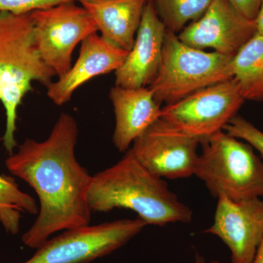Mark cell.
I'll return each instance as SVG.
<instances>
[{"mask_svg": "<svg viewBox=\"0 0 263 263\" xmlns=\"http://www.w3.org/2000/svg\"><path fill=\"white\" fill-rule=\"evenodd\" d=\"M251 263H263V239L259 245L255 257Z\"/></svg>", "mask_w": 263, "mask_h": 263, "instance_id": "603a6c76", "label": "cell"}, {"mask_svg": "<svg viewBox=\"0 0 263 263\" xmlns=\"http://www.w3.org/2000/svg\"><path fill=\"white\" fill-rule=\"evenodd\" d=\"M195 175L214 197H263V160L253 148L224 130L202 143Z\"/></svg>", "mask_w": 263, "mask_h": 263, "instance_id": "277c9868", "label": "cell"}, {"mask_svg": "<svg viewBox=\"0 0 263 263\" xmlns=\"http://www.w3.org/2000/svg\"><path fill=\"white\" fill-rule=\"evenodd\" d=\"M230 136L247 142L260 154L263 160V132L259 130L245 118L236 115L224 127Z\"/></svg>", "mask_w": 263, "mask_h": 263, "instance_id": "d6986e66", "label": "cell"}, {"mask_svg": "<svg viewBox=\"0 0 263 263\" xmlns=\"http://www.w3.org/2000/svg\"><path fill=\"white\" fill-rule=\"evenodd\" d=\"M233 79L245 100H263V35L257 32L231 60Z\"/></svg>", "mask_w": 263, "mask_h": 263, "instance_id": "2e32d148", "label": "cell"}, {"mask_svg": "<svg viewBox=\"0 0 263 263\" xmlns=\"http://www.w3.org/2000/svg\"><path fill=\"white\" fill-rule=\"evenodd\" d=\"M133 143V155L155 176L179 179L195 175L200 143L175 131L160 119Z\"/></svg>", "mask_w": 263, "mask_h": 263, "instance_id": "9c48e42d", "label": "cell"}, {"mask_svg": "<svg viewBox=\"0 0 263 263\" xmlns=\"http://www.w3.org/2000/svg\"><path fill=\"white\" fill-rule=\"evenodd\" d=\"M156 12L166 29L181 32L186 24L204 14L213 0H152Z\"/></svg>", "mask_w": 263, "mask_h": 263, "instance_id": "ac0fdd59", "label": "cell"}, {"mask_svg": "<svg viewBox=\"0 0 263 263\" xmlns=\"http://www.w3.org/2000/svg\"><path fill=\"white\" fill-rule=\"evenodd\" d=\"M146 226L138 218L67 230L46 240L23 263L89 262L123 247Z\"/></svg>", "mask_w": 263, "mask_h": 263, "instance_id": "ba28073f", "label": "cell"}, {"mask_svg": "<svg viewBox=\"0 0 263 263\" xmlns=\"http://www.w3.org/2000/svg\"><path fill=\"white\" fill-rule=\"evenodd\" d=\"M21 212L37 214L35 200L21 191L12 178L0 176V221L11 234L18 233Z\"/></svg>", "mask_w": 263, "mask_h": 263, "instance_id": "e0dca14e", "label": "cell"}, {"mask_svg": "<svg viewBox=\"0 0 263 263\" xmlns=\"http://www.w3.org/2000/svg\"><path fill=\"white\" fill-rule=\"evenodd\" d=\"M245 102L231 79L166 105L161 110L160 119L175 131L202 144L224 130Z\"/></svg>", "mask_w": 263, "mask_h": 263, "instance_id": "8992f818", "label": "cell"}, {"mask_svg": "<svg viewBox=\"0 0 263 263\" xmlns=\"http://www.w3.org/2000/svg\"><path fill=\"white\" fill-rule=\"evenodd\" d=\"M256 26L257 32L263 35V1L257 18L256 19Z\"/></svg>", "mask_w": 263, "mask_h": 263, "instance_id": "7402d4cb", "label": "cell"}, {"mask_svg": "<svg viewBox=\"0 0 263 263\" xmlns=\"http://www.w3.org/2000/svg\"><path fill=\"white\" fill-rule=\"evenodd\" d=\"M166 31L153 1L148 0L134 45L125 61L115 71V86L138 89L152 84L160 68Z\"/></svg>", "mask_w": 263, "mask_h": 263, "instance_id": "7c38bea8", "label": "cell"}, {"mask_svg": "<svg viewBox=\"0 0 263 263\" xmlns=\"http://www.w3.org/2000/svg\"><path fill=\"white\" fill-rule=\"evenodd\" d=\"M255 21L242 16L227 0H213L204 14L179 33V39L197 49L233 58L257 33Z\"/></svg>", "mask_w": 263, "mask_h": 263, "instance_id": "8fae6325", "label": "cell"}, {"mask_svg": "<svg viewBox=\"0 0 263 263\" xmlns=\"http://www.w3.org/2000/svg\"><path fill=\"white\" fill-rule=\"evenodd\" d=\"M217 200L214 222L204 233L226 243L232 262H252L263 239V200H233L226 195Z\"/></svg>", "mask_w": 263, "mask_h": 263, "instance_id": "30bf717a", "label": "cell"}, {"mask_svg": "<svg viewBox=\"0 0 263 263\" xmlns=\"http://www.w3.org/2000/svg\"><path fill=\"white\" fill-rule=\"evenodd\" d=\"M242 16L255 21L260 10L263 0H227Z\"/></svg>", "mask_w": 263, "mask_h": 263, "instance_id": "44dd1931", "label": "cell"}, {"mask_svg": "<svg viewBox=\"0 0 263 263\" xmlns=\"http://www.w3.org/2000/svg\"><path fill=\"white\" fill-rule=\"evenodd\" d=\"M91 211L127 209L152 226L189 223L191 209L180 201L162 178L152 174L129 148L122 160L92 176L88 193Z\"/></svg>", "mask_w": 263, "mask_h": 263, "instance_id": "7a4b0ae2", "label": "cell"}, {"mask_svg": "<svg viewBox=\"0 0 263 263\" xmlns=\"http://www.w3.org/2000/svg\"><path fill=\"white\" fill-rule=\"evenodd\" d=\"M109 95L115 114L114 143L119 152H127L135 140L160 119L162 108L148 86L127 89L115 86Z\"/></svg>", "mask_w": 263, "mask_h": 263, "instance_id": "5bb4252c", "label": "cell"}, {"mask_svg": "<svg viewBox=\"0 0 263 263\" xmlns=\"http://www.w3.org/2000/svg\"><path fill=\"white\" fill-rule=\"evenodd\" d=\"M31 17L38 53L59 78L72 67V55L77 45L98 32L89 12L76 2L34 10Z\"/></svg>", "mask_w": 263, "mask_h": 263, "instance_id": "52a82bcc", "label": "cell"}, {"mask_svg": "<svg viewBox=\"0 0 263 263\" xmlns=\"http://www.w3.org/2000/svg\"><path fill=\"white\" fill-rule=\"evenodd\" d=\"M129 51L109 42L98 32L81 42L79 58L65 75L47 86V96L59 106L70 101L74 91L97 76L117 70Z\"/></svg>", "mask_w": 263, "mask_h": 263, "instance_id": "4fadbf2b", "label": "cell"}, {"mask_svg": "<svg viewBox=\"0 0 263 263\" xmlns=\"http://www.w3.org/2000/svg\"><path fill=\"white\" fill-rule=\"evenodd\" d=\"M78 133L76 119L62 114L46 141L26 140L5 162L8 171L29 183L39 198V214L22 238L30 248L41 247L60 230L89 224L92 176L76 159Z\"/></svg>", "mask_w": 263, "mask_h": 263, "instance_id": "6da1fadb", "label": "cell"}, {"mask_svg": "<svg viewBox=\"0 0 263 263\" xmlns=\"http://www.w3.org/2000/svg\"><path fill=\"white\" fill-rule=\"evenodd\" d=\"M195 263H220V262L218 260H212L210 261V262H207L202 256L200 255L199 254H197L196 257H195Z\"/></svg>", "mask_w": 263, "mask_h": 263, "instance_id": "cb8c5ba5", "label": "cell"}, {"mask_svg": "<svg viewBox=\"0 0 263 263\" xmlns=\"http://www.w3.org/2000/svg\"><path fill=\"white\" fill-rule=\"evenodd\" d=\"M232 59L191 47L167 30L160 68L148 87L157 103H174L199 90L233 79Z\"/></svg>", "mask_w": 263, "mask_h": 263, "instance_id": "5b68a950", "label": "cell"}, {"mask_svg": "<svg viewBox=\"0 0 263 263\" xmlns=\"http://www.w3.org/2000/svg\"><path fill=\"white\" fill-rule=\"evenodd\" d=\"M56 72L43 62L36 47L31 13L0 12V102L6 116L3 141L13 155L18 109L33 81L47 86Z\"/></svg>", "mask_w": 263, "mask_h": 263, "instance_id": "3957f363", "label": "cell"}, {"mask_svg": "<svg viewBox=\"0 0 263 263\" xmlns=\"http://www.w3.org/2000/svg\"><path fill=\"white\" fill-rule=\"evenodd\" d=\"M148 0H81L101 36L129 51L134 45Z\"/></svg>", "mask_w": 263, "mask_h": 263, "instance_id": "9a60e30c", "label": "cell"}, {"mask_svg": "<svg viewBox=\"0 0 263 263\" xmlns=\"http://www.w3.org/2000/svg\"><path fill=\"white\" fill-rule=\"evenodd\" d=\"M81 0H0V12L14 14L32 13L34 10L51 8L66 2Z\"/></svg>", "mask_w": 263, "mask_h": 263, "instance_id": "ffe728a7", "label": "cell"}]
</instances>
